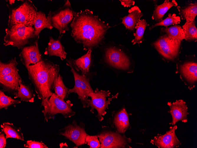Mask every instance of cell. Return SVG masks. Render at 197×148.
I'll return each mask as SVG.
<instances>
[{
	"mask_svg": "<svg viewBox=\"0 0 197 148\" xmlns=\"http://www.w3.org/2000/svg\"><path fill=\"white\" fill-rule=\"evenodd\" d=\"M157 39L151 44L162 59L167 62H177L179 60L183 40L173 39L160 31Z\"/></svg>",
	"mask_w": 197,
	"mask_h": 148,
	"instance_id": "cell-5",
	"label": "cell"
},
{
	"mask_svg": "<svg viewBox=\"0 0 197 148\" xmlns=\"http://www.w3.org/2000/svg\"><path fill=\"white\" fill-rule=\"evenodd\" d=\"M176 74L190 90L194 88L197 83V60L194 55L185 56L183 61L176 62Z\"/></svg>",
	"mask_w": 197,
	"mask_h": 148,
	"instance_id": "cell-7",
	"label": "cell"
},
{
	"mask_svg": "<svg viewBox=\"0 0 197 148\" xmlns=\"http://www.w3.org/2000/svg\"><path fill=\"white\" fill-rule=\"evenodd\" d=\"M160 31L165 33L169 38L173 39L183 40L185 38L183 29L180 25H175L169 27H162Z\"/></svg>",
	"mask_w": 197,
	"mask_h": 148,
	"instance_id": "cell-29",
	"label": "cell"
},
{
	"mask_svg": "<svg viewBox=\"0 0 197 148\" xmlns=\"http://www.w3.org/2000/svg\"><path fill=\"white\" fill-rule=\"evenodd\" d=\"M4 38L5 46L11 45L22 50L38 39L35 36L33 27L22 24L14 25L6 28Z\"/></svg>",
	"mask_w": 197,
	"mask_h": 148,
	"instance_id": "cell-3",
	"label": "cell"
},
{
	"mask_svg": "<svg viewBox=\"0 0 197 148\" xmlns=\"http://www.w3.org/2000/svg\"><path fill=\"white\" fill-rule=\"evenodd\" d=\"M20 100H15L6 95L4 91L0 90V109H7L9 107H16L17 105L21 103Z\"/></svg>",
	"mask_w": 197,
	"mask_h": 148,
	"instance_id": "cell-33",
	"label": "cell"
},
{
	"mask_svg": "<svg viewBox=\"0 0 197 148\" xmlns=\"http://www.w3.org/2000/svg\"><path fill=\"white\" fill-rule=\"evenodd\" d=\"M1 131L5 134L7 139L12 138L22 141H24L21 128L16 127L13 123L4 122L1 125Z\"/></svg>",
	"mask_w": 197,
	"mask_h": 148,
	"instance_id": "cell-25",
	"label": "cell"
},
{
	"mask_svg": "<svg viewBox=\"0 0 197 148\" xmlns=\"http://www.w3.org/2000/svg\"><path fill=\"white\" fill-rule=\"evenodd\" d=\"M146 21L144 19H141L137 22L135 27L136 30L133 33L134 38L132 41L133 45L138 43L139 45L144 40V33L147 26H148Z\"/></svg>",
	"mask_w": 197,
	"mask_h": 148,
	"instance_id": "cell-30",
	"label": "cell"
},
{
	"mask_svg": "<svg viewBox=\"0 0 197 148\" xmlns=\"http://www.w3.org/2000/svg\"><path fill=\"white\" fill-rule=\"evenodd\" d=\"M180 21V16H177L175 13L173 14H169L168 17L160 22L156 23L152 25L150 27L149 30H151L154 28L158 26H162L167 27L170 25H177L179 24Z\"/></svg>",
	"mask_w": 197,
	"mask_h": 148,
	"instance_id": "cell-32",
	"label": "cell"
},
{
	"mask_svg": "<svg viewBox=\"0 0 197 148\" xmlns=\"http://www.w3.org/2000/svg\"><path fill=\"white\" fill-rule=\"evenodd\" d=\"M70 26L71 36L77 43L83 45L85 51L101 44L107 30L111 27L87 9L76 12Z\"/></svg>",
	"mask_w": 197,
	"mask_h": 148,
	"instance_id": "cell-1",
	"label": "cell"
},
{
	"mask_svg": "<svg viewBox=\"0 0 197 148\" xmlns=\"http://www.w3.org/2000/svg\"><path fill=\"white\" fill-rule=\"evenodd\" d=\"M86 144L91 148H99L101 147L100 142L97 136L87 135L86 138Z\"/></svg>",
	"mask_w": 197,
	"mask_h": 148,
	"instance_id": "cell-34",
	"label": "cell"
},
{
	"mask_svg": "<svg viewBox=\"0 0 197 148\" xmlns=\"http://www.w3.org/2000/svg\"><path fill=\"white\" fill-rule=\"evenodd\" d=\"M128 13L127 16L120 19L122 20V23L124 25L127 29L134 32L136 24L140 21L143 14L139 8L136 6L130 9L128 11Z\"/></svg>",
	"mask_w": 197,
	"mask_h": 148,
	"instance_id": "cell-19",
	"label": "cell"
},
{
	"mask_svg": "<svg viewBox=\"0 0 197 148\" xmlns=\"http://www.w3.org/2000/svg\"><path fill=\"white\" fill-rule=\"evenodd\" d=\"M167 105L169 107L168 113L171 115L172 118L170 124L174 126L179 121L185 123L187 122V116L189 113L185 101L182 99L176 100L172 103L168 102Z\"/></svg>",
	"mask_w": 197,
	"mask_h": 148,
	"instance_id": "cell-16",
	"label": "cell"
},
{
	"mask_svg": "<svg viewBox=\"0 0 197 148\" xmlns=\"http://www.w3.org/2000/svg\"><path fill=\"white\" fill-rule=\"evenodd\" d=\"M91 49L88 50L87 53L79 58L73 60V64L77 70L79 69L83 75H86L89 71L91 64Z\"/></svg>",
	"mask_w": 197,
	"mask_h": 148,
	"instance_id": "cell-24",
	"label": "cell"
},
{
	"mask_svg": "<svg viewBox=\"0 0 197 148\" xmlns=\"http://www.w3.org/2000/svg\"><path fill=\"white\" fill-rule=\"evenodd\" d=\"M38 40L24 47L19 54L20 61L27 69L29 66L36 64L43 58L39 48Z\"/></svg>",
	"mask_w": 197,
	"mask_h": 148,
	"instance_id": "cell-15",
	"label": "cell"
},
{
	"mask_svg": "<svg viewBox=\"0 0 197 148\" xmlns=\"http://www.w3.org/2000/svg\"><path fill=\"white\" fill-rule=\"evenodd\" d=\"M15 0H9V5H12L14 4L15 1Z\"/></svg>",
	"mask_w": 197,
	"mask_h": 148,
	"instance_id": "cell-38",
	"label": "cell"
},
{
	"mask_svg": "<svg viewBox=\"0 0 197 148\" xmlns=\"http://www.w3.org/2000/svg\"><path fill=\"white\" fill-rule=\"evenodd\" d=\"M111 93L109 90L107 91L101 90H99L96 88L93 92L89 93L88 97L91 99L87 100L88 107H91L90 111L93 113L94 110L96 109L98 112L97 117L99 121H101L103 119V116L106 114V111L108 108V105L114 98L117 97L118 93L106 100L107 97L109 96Z\"/></svg>",
	"mask_w": 197,
	"mask_h": 148,
	"instance_id": "cell-11",
	"label": "cell"
},
{
	"mask_svg": "<svg viewBox=\"0 0 197 148\" xmlns=\"http://www.w3.org/2000/svg\"><path fill=\"white\" fill-rule=\"evenodd\" d=\"M18 64L15 57L6 62L0 61V76L19 73V69L17 68Z\"/></svg>",
	"mask_w": 197,
	"mask_h": 148,
	"instance_id": "cell-27",
	"label": "cell"
},
{
	"mask_svg": "<svg viewBox=\"0 0 197 148\" xmlns=\"http://www.w3.org/2000/svg\"><path fill=\"white\" fill-rule=\"evenodd\" d=\"M59 135L73 142L75 147L86 144V138L87 135L85 129V124L82 122L78 125L75 120L69 123L59 130Z\"/></svg>",
	"mask_w": 197,
	"mask_h": 148,
	"instance_id": "cell-12",
	"label": "cell"
},
{
	"mask_svg": "<svg viewBox=\"0 0 197 148\" xmlns=\"http://www.w3.org/2000/svg\"><path fill=\"white\" fill-rule=\"evenodd\" d=\"M97 136L101 143V148L125 147L131 140L130 138L118 133L106 131Z\"/></svg>",
	"mask_w": 197,
	"mask_h": 148,
	"instance_id": "cell-13",
	"label": "cell"
},
{
	"mask_svg": "<svg viewBox=\"0 0 197 148\" xmlns=\"http://www.w3.org/2000/svg\"><path fill=\"white\" fill-rule=\"evenodd\" d=\"M178 3L175 0L170 1L169 0H165L164 2L159 5L155 4L154 10L152 17V19L157 23L163 20L165 14L173 6H177Z\"/></svg>",
	"mask_w": 197,
	"mask_h": 148,
	"instance_id": "cell-21",
	"label": "cell"
},
{
	"mask_svg": "<svg viewBox=\"0 0 197 148\" xmlns=\"http://www.w3.org/2000/svg\"><path fill=\"white\" fill-rule=\"evenodd\" d=\"M67 61L66 65L71 68L70 71L73 74L75 81L74 86L73 88L69 89V93H76L78 98L80 100L83 105V107L87 108L88 95L93 92L90 85V79L86 75H80L76 71L74 68L72 59L70 58L67 60Z\"/></svg>",
	"mask_w": 197,
	"mask_h": 148,
	"instance_id": "cell-10",
	"label": "cell"
},
{
	"mask_svg": "<svg viewBox=\"0 0 197 148\" xmlns=\"http://www.w3.org/2000/svg\"><path fill=\"white\" fill-rule=\"evenodd\" d=\"M21 79L19 73L0 76V85L2 90L15 95L19 89V81Z\"/></svg>",
	"mask_w": 197,
	"mask_h": 148,
	"instance_id": "cell-17",
	"label": "cell"
},
{
	"mask_svg": "<svg viewBox=\"0 0 197 148\" xmlns=\"http://www.w3.org/2000/svg\"><path fill=\"white\" fill-rule=\"evenodd\" d=\"M122 4L125 7H129L134 5L135 1L133 0H120Z\"/></svg>",
	"mask_w": 197,
	"mask_h": 148,
	"instance_id": "cell-37",
	"label": "cell"
},
{
	"mask_svg": "<svg viewBox=\"0 0 197 148\" xmlns=\"http://www.w3.org/2000/svg\"><path fill=\"white\" fill-rule=\"evenodd\" d=\"M54 90L55 93L64 100L67 98L69 93V89L64 84L63 78L60 74L55 81Z\"/></svg>",
	"mask_w": 197,
	"mask_h": 148,
	"instance_id": "cell-31",
	"label": "cell"
},
{
	"mask_svg": "<svg viewBox=\"0 0 197 148\" xmlns=\"http://www.w3.org/2000/svg\"><path fill=\"white\" fill-rule=\"evenodd\" d=\"M41 105L44 109L42 112L44 116V120L47 122L49 120L54 119L55 115H62L65 118H70L75 115V112L71 109L73 105L71 101L64 100L53 93L48 99L42 100Z\"/></svg>",
	"mask_w": 197,
	"mask_h": 148,
	"instance_id": "cell-6",
	"label": "cell"
},
{
	"mask_svg": "<svg viewBox=\"0 0 197 148\" xmlns=\"http://www.w3.org/2000/svg\"><path fill=\"white\" fill-rule=\"evenodd\" d=\"M28 77L33 84L38 98H49L52 95L55 81L59 74V65L47 59L42 60L27 69Z\"/></svg>",
	"mask_w": 197,
	"mask_h": 148,
	"instance_id": "cell-2",
	"label": "cell"
},
{
	"mask_svg": "<svg viewBox=\"0 0 197 148\" xmlns=\"http://www.w3.org/2000/svg\"><path fill=\"white\" fill-rule=\"evenodd\" d=\"M62 35L61 37L60 36L59 38L56 40H55L52 36H50L48 46L45 49V54L49 56L59 57L62 60L66 58L67 53L60 40Z\"/></svg>",
	"mask_w": 197,
	"mask_h": 148,
	"instance_id": "cell-18",
	"label": "cell"
},
{
	"mask_svg": "<svg viewBox=\"0 0 197 148\" xmlns=\"http://www.w3.org/2000/svg\"><path fill=\"white\" fill-rule=\"evenodd\" d=\"M120 48L112 46L106 48L105 53V61L114 68L131 73L134 69L131 58Z\"/></svg>",
	"mask_w": 197,
	"mask_h": 148,
	"instance_id": "cell-9",
	"label": "cell"
},
{
	"mask_svg": "<svg viewBox=\"0 0 197 148\" xmlns=\"http://www.w3.org/2000/svg\"><path fill=\"white\" fill-rule=\"evenodd\" d=\"M184 35V40L188 42H196L197 41V28L196 21L186 22L182 27Z\"/></svg>",
	"mask_w": 197,
	"mask_h": 148,
	"instance_id": "cell-28",
	"label": "cell"
},
{
	"mask_svg": "<svg viewBox=\"0 0 197 148\" xmlns=\"http://www.w3.org/2000/svg\"><path fill=\"white\" fill-rule=\"evenodd\" d=\"M25 148H48L46 144L42 142L28 140L24 145Z\"/></svg>",
	"mask_w": 197,
	"mask_h": 148,
	"instance_id": "cell-35",
	"label": "cell"
},
{
	"mask_svg": "<svg viewBox=\"0 0 197 148\" xmlns=\"http://www.w3.org/2000/svg\"><path fill=\"white\" fill-rule=\"evenodd\" d=\"M179 14L182 20H185L186 22L195 20L197 15V3H187L183 6H177Z\"/></svg>",
	"mask_w": 197,
	"mask_h": 148,
	"instance_id": "cell-20",
	"label": "cell"
},
{
	"mask_svg": "<svg viewBox=\"0 0 197 148\" xmlns=\"http://www.w3.org/2000/svg\"><path fill=\"white\" fill-rule=\"evenodd\" d=\"M75 13L69 1L66 0L64 5L57 10L50 11L47 17L52 26L59 30L60 35L69 30L68 25L72 22Z\"/></svg>",
	"mask_w": 197,
	"mask_h": 148,
	"instance_id": "cell-8",
	"label": "cell"
},
{
	"mask_svg": "<svg viewBox=\"0 0 197 148\" xmlns=\"http://www.w3.org/2000/svg\"><path fill=\"white\" fill-rule=\"evenodd\" d=\"M19 89L18 93L14 96V98H19L22 101L34 103L35 95L31 89L30 84L24 83L21 79L19 81Z\"/></svg>",
	"mask_w": 197,
	"mask_h": 148,
	"instance_id": "cell-23",
	"label": "cell"
},
{
	"mask_svg": "<svg viewBox=\"0 0 197 148\" xmlns=\"http://www.w3.org/2000/svg\"><path fill=\"white\" fill-rule=\"evenodd\" d=\"M114 122L119 132L124 133L128 129L130 124L128 115L124 108L116 115Z\"/></svg>",
	"mask_w": 197,
	"mask_h": 148,
	"instance_id": "cell-26",
	"label": "cell"
},
{
	"mask_svg": "<svg viewBox=\"0 0 197 148\" xmlns=\"http://www.w3.org/2000/svg\"><path fill=\"white\" fill-rule=\"evenodd\" d=\"M22 1L16 7L7 4L9 11L8 27L18 24L33 27L34 20L38 12L37 8L31 0Z\"/></svg>",
	"mask_w": 197,
	"mask_h": 148,
	"instance_id": "cell-4",
	"label": "cell"
},
{
	"mask_svg": "<svg viewBox=\"0 0 197 148\" xmlns=\"http://www.w3.org/2000/svg\"><path fill=\"white\" fill-rule=\"evenodd\" d=\"M177 125L170 127L164 134H158L152 139L150 142L159 148H174L179 147L181 143L175 134Z\"/></svg>",
	"mask_w": 197,
	"mask_h": 148,
	"instance_id": "cell-14",
	"label": "cell"
},
{
	"mask_svg": "<svg viewBox=\"0 0 197 148\" xmlns=\"http://www.w3.org/2000/svg\"><path fill=\"white\" fill-rule=\"evenodd\" d=\"M6 138L5 134L2 131L0 132V148H5L6 145Z\"/></svg>",
	"mask_w": 197,
	"mask_h": 148,
	"instance_id": "cell-36",
	"label": "cell"
},
{
	"mask_svg": "<svg viewBox=\"0 0 197 148\" xmlns=\"http://www.w3.org/2000/svg\"><path fill=\"white\" fill-rule=\"evenodd\" d=\"M33 27L35 31V35L39 39V34L43 29L47 28L51 30L53 27L48 20L45 13L39 11L35 18Z\"/></svg>",
	"mask_w": 197,
	"mask_h": 148,
	"instance_id": "cell-22",
	"label": "cell"
}]
</instances>
